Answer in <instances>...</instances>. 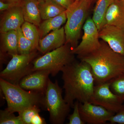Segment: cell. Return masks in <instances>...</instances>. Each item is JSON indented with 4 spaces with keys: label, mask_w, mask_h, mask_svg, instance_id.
<instances>
[{
    "label": "cell",
    "mask_w": 124,
    "mask_h": 124,
    "mask_svg": "<svg viewBox=\"0 0 124 124\" xmlns=\"http://www.w3.org/2000/svg\"><path fill=\"white\" fill-rule=\"evenodd\" d=\"M14 113L7 110L0 111V124H23L19 116H16Z\"/></svg>",
    "instance_id": "24"
},
{
    "label": "cell",
    "mask_w": 124,
    "mask_h": 124,
    "mask_svg": "<svg viewBox=\"0 0 124 124\" xmlns=\"http://www.w3.org/2000/svg\"><path fill=\"white\" fill-rule=\"evenodd\" d=\"M45 120L44 118L40 115L39 113L36 114L32 117L31 121V124H45Z\"/></svg>",
    "instance_id": "30"
},
{
    "label": "cell",
    "mask_w": 124,
    "mask_h": 124,
    "mask_svg": "<svg viewBox=\"0 0 124 124\" xmlns=\"http://www.w3.org/2000/svg\"><path fill=\"white\" fill-rule=\"evenodd\" d=\"M1 49L4 53L11 55L18 54V36L17 31L12 30L1 33Z\"/></svg>",
    "instance_id": "19"
},
{
    "label": "cell",
    "mask_w": 124,
    "mask_h": 124,
    "mask_svg": "<svg viewBox=\"0 0 124 124\" xmlns=\"http://www.w3.org/2000/svg\"><path fill=\"white\" fill-rule=\"evenodd\" d=\"M40 110L38 106L30 107L19 112V116L23 122V124H31L32 117Z\"/></svg>",
    "instance_id": "25"
},
{
    "label": "cell",
    "mask_w": 124,
    "mask_h": 124,
    "mask_svg": "<svg viewBox=\"0 0 124 124\" xmlns=\"http://www.w3.org/2000/svg\"><path fill=\"white\" fill-rule=\"evenodd\" d=\"M41 19L45 20L61 14L66 9L53 0L38 1Z\"/></svg>",
    "instance_id": "17"
},
{
    "label": "cell",
    "mask_w": 124,
    "mask_h": 124,
    "mask_svg": "<svg viewBox=\"0 0 124 124\" xmlns=\"http://www.w3.org/2000/svg\"><path fill=\"white\" fill-rule=\"evenodd\" d=\"M121 0L123 1H124V0Z\"/></svg>",
    "instance_id": "34"
},
{
    "label": "cell",
    "mask_w": 124,
    "mask_h": 124,
    "mask_svg": "<svg viewBox=\"0 0 124 124\" xmlns=\"http://www.w3.org/2000/svg\"><path fill=\"white\" fill-rule=\"evenodd\" d=\"M79 109L81 118L85 124H106L115 114L89 102H79Z\"/></svg>",
    "instance_id": "10"
},
{
    "label": "cell",
    "mask_w": 124,
    "mask_h": 124,
    "mask_svg": "<svg viewBox=\"0 0 124 124\" xmlns=\"http://www.w3.org/2000/svg\"><path fill=\"white\" fill-rule=\"evenodd\" d=\"M21 28L25 36L33 43L36 48L38 50L40 35L36 26L25 21Z\"/></svg>",
    "instance_id": "22"
},
{
    "label": "cell",
    "mask_w": 124,
    "mask_h": 124,
    "mask_svg": "<svg viewBox=\"0 0 124 124\" xmlns=\"http://www.w3.org/2000/svg\"><path fill=\"white\" fill-rule=\"evenodd\" d=\"M84 35L79 44L72 49V53L77 54L80 59L98 49L101 46L99 31L92 18L89 17L83 25Z\"/></svg>",
    "instance_id": "8"
},
{
    "label": "cell",
    "mask_w": 124,
    "mask_h": 124,
    "mask_svg": "<svg viewBox=\"0 0 124 124\" xmlns=\"http://www.w3.org/2000/svg\"><path fill=\"white\" fill-rule=\"evenodd\" d=\"M66 11L54 17L44 20L42 23H41L39 28L41 38L44 37L50 31L58 30L61 28L62 26L67 21Z\"/></svg>",
    "instance_id": "18"
},
{
    "label": "cell",
    "mask_w": 124,
    "mask_h": 124,
    "mask_svg": "<svg viewBox=\"0 0 124 124\" xmlns=\"http://www.w3.org/2000/svg\"><path fill=\"white\" fill-rule=\"evenodd\" d=\"M111 124H124V105L120 108L108 121Z\"/></svg>",
    "instance_id": "27"
},
{
    "label": "cell",
    "mask_w": 124,
    "mask_h": 124,
    "mask_svg": "<svg viewBox=\"0 0 124 124\" xmlns=\"http://www.w3.org/2000/svg\"><path fill=\"white\" fill-rule=\"evenodd\" d=\"M49 71L39 70L34 71L20 80L19 85L23 89L44 93L48 85Z\"/></svg>",
    "instance_id": "12"
},
{
    "label": "cell",
    "mask_w": 124,
    "mask_h": 124,
    "mask_svg": "<svg viewBox=\"0 0 124 124\" xmlns=\"http://www.w3.org/2000/svg\"><path fill=\"white\" fill-rule=\"evenodd\" d=\"M110 88L124 101V72L110 81Z\"/></svg>",
    "instance_id": "23"
},
{
    "label": "cell",
    "mask_w": 124,
    "mask_h": 124,
    "mask_svg": "<svg viewBox=\"0 0 124 124\" xmlns=\"http://www.w3.org/2000/svg\"><path fill=\"white\" fill-rule=\"evenodd\" d=\"M37 0L38 1H42L44 0Z\"/></svg>",
    "instance_id": "32"
},
{
    "label": "cell",
    "mask_w": 124,
    "mask_h": 124,
    "mask_svg": "<svg viewBox=\"0 0 124 124\" xmlns=\"http://www.w3.org/2000/svg\"><path fill=\"white\" fill-rule=\"evenodd\" d=\"M62 79L64 90V98L73 108L76 100L89 102L94 88V78L89 64L84 61H73L62 69Z\"/></svg>",
    "instance_id": "1"
},
{
    "label": "cell",
    "mask_w": 124,
    "mask_h": 124,
    "mask_svg": "<svg viewBox=\"0 0 124 124\" xmlns=\"http://www.w3.org/2000/svg\"><path fill=\"white\" fill-rule=\"evenodd\" d=\"M24 21L39 27L41 17L38 1L37 0H23L20 3Z\"/></svg>",
    "instance_id": "16"
},
{
    "label": "cell",
    "mask_w": 124,
    "mask_h": 124,
    "mask_svg": "<svg viewBox=\"0 0 124 124\" xmlns=\"http://www.w3.org/2000/svg\"><path fill=\"white\" fill-rule=\"evenodd\" d=\"M4 2H10V3H19L23 0H1Z\"/></svg>",
    "instance_id": "31"
},
{
    "label": "cell",
    "mask_w": 124,
    "mask_h": 124,
    "mask_svg": "<svg viewBox=\"0 0 124 124\" xmlns=\"http://www.w3.org/2000/svg\"><path fill=\"white\" fill-rule=\"evenodd\" d=\"M18 36V51L19 54H28L35 51L33 43L27 39L23 33L21 28L17 30Z\"/></svg>",
    "instance_id": "21"
},
{
    "label": "cell",
    "mask_w": 124,
    "mask_h": 124,
    "mask_svg": "<svg viewBox=\"0 0 124 124\" xmlns=\"http://www.w3.org/2000/svg\"><path fill=\"white\" fill-rule=\"evenodd\" d=\"M62 93L58 81L54 83L49 79L41 106L49 112L51 124H63L70 110L71 107L63 97Z\"/></svg>",
    "instance_id": "4"
},
{
    "label": "cell",
    "mask_w": 124,
    "mask_h": 124,
    "mask_svg": "<svg viewBox=\"0 0 124 124\" xmlns=\"http://www.w3.org/2000/svg\"><path fill=\"white\" fill-rule=\"evenodd\" d=\"M20 3H13L10 2H4L3 1H0V10L1 11H5L12 7L19 5L20 4Z\"/></svg>",
    "instance_id": "28"
},
{
    "label": "cell",
    "mask_w": 124,
    "mask_h": 124,
    "mask_svg": "<svg viewBox=\"0 0 124 124\" xmlns=\"http://www.w3.org/2000/svg\"><path fill=\"white\" fill-rule=\"evenodd\" d=\"M79 0H76V1H79Z\"/></svg>",
    "instance_id": "33"
},
{
    "label": "cell",
    "mask_w": 124,
    "mask_h": 124,
    "mask_svg": "<svg viewBox=\"0 0 124 124\" xmlns=\"http://www.w3.org/2000/svg\"><path fill=\"white\" fill-rule=\"evenodd\" d=\"M66 37L64 27L51 31L39 41L38 50L45 54L59 48L66 44Z\"/></svg>",
    "instance_id": "14"
},
{
    "label": "cell",
    "mask_w": 124,
    "mask_h": 124,
    "mask_svg": "<svg viewBox=\"0 0 124 124\" xmlns=\"http://www.w3.org/2000/svg\"><path fill=\"white\" fill-rule=\"evenodd\" d=\"M68 44L44 54L33 60L32 72L39 70L49 71L52 76H55L64 66L74 61V54Z\"/></svg>",
    "instance_id": "6"
},
{
    "label": "cell",
    "mask_w": 124,
    "mask_h": 124,
    "mask_svg": "<svg viewBox=\"0 0 124 124\" xmlns=\"http://www.w3.org/2000/svg\"><path fill=\"white\" fill-rule=\"evenodd\" d=\"M110 85V82L95 85L89 102L116 113L124 101L112 91Z\"/></svg>",
    "instance_id": "9"
},
{
    "label": "cell",
    "mask_w": 124,
    "mask_h": 124,
    "mask_svg": "<svg viewBox=\"0 0 124 124\" xmlns=\"http://www.w3.org/2000/svg\"><path fill=\"white\" fill-rule=\"evenodd\" d=\"M79 102L76 100L74 102L72 108H73V113L69 116V122L68 124H85V123L82 120L80 114L79 109Z\"/></svg>",
    "instance_id": "26"
},
{
    "label": "cell",
    "mask_w": 124,
    "mask_h": 124,
    "mask_svg": "<svg viewBox=\"0 0 124 124\" xmlns=\"http://www.w3.org/2000/svg\"><path fill=\"white\" fill-rule=\"evenodd\" d=\"M101 43L98 49L80 59L91 67L95 85L110 82L124 72V56L103 41Z\"/></svg>",
    "instance_id": "2"
},
{
    "label": "cell",
    "mask_w": 124,
    "mask_h": 124,
    "mask_svg": "<svg viewBox=\"0 0 124 124\" xmlns=\"http://www.w3.org/2000/svg\"><path fill=\"white\" fill-rule=\"evenodd\" d=\"M93 0L76 1L66 10L67 20L64 27L66 44L70 45L72 49L78 45L81 29Z\"/></svg>",
    "instance_id": "5"
},
{
    "label": "cell",
    "mask_w": 124,
    "mask_h": 124,
    "mask_svg": "<svg viewBox=\"0 0 124 124\" xmlns=\"http://www.w3.org/2000/svg\"><path fill=\"white\" fill-rule=\"evenodd\" d=\"M37 54L35 51L28 54H11V60L0 73V77L10 83L19 85L20 80L32 72V64Z\"/></svg>",
    "instance_id": "7"
},
{
    "label": "cell",
    "mask_w": 124,
    "mask_h": 124,
    "mask_svg": "<svg viewBox=\"0 0 124 124\" xmlns=\"http://www.w3.org/2000/svg\"><path fill=\"white\" fill-rule=\"evenodd\" d=\"M99 38L112 50L124 56V28L106 24L99 31Z\"/></svg>",
    "instance_id": "11"
},
{
    "label": "cell",
    "mask_w": 124,
    "mask_h": 124,
    "mask_svg": "<svg viewBox=\"0 0 124 124\" xmlns=\"http://www.w3.org/2000/svg\"><path fill=\"white\" fill-rule=\"evenodd\" d=\"M113 0H98L94 9L92 19L99 31L106 24L105 17L109 5Z\"/></svg>",
    "instance_id": "20"
},
{
    "label": "cell",
    "mask_w": 124,
    "mask_h": 124,
    "mask_svg": "<svg viewBox=\"0 0 124 124\" xmlns=\"http://www.w3.org/2000/svg\"><path fill=\"white\" fill-rule=\"evenodd\" d=\"M0 87L7 102L6 109L12 113H19L30 107L41 106L44 93L27 91L19 85L11 84L1 78Z\"/></svg>",
    "instance_id": "3"
},
{
    "label": "cell",
    "mask_w": 124,
    "mask_h": 124,
    "mask_svg": "<svg viewBox=\"0 0 124 124\" xmlns=\"http://www.w3.org/2000/svg\"><path fill=\"white\" fill-rule=\"evenodd\" d=\"M106 24L124 28V1L113 0L105 17Z\"/></svg>",
    "instance_id": "15"
},
{
    "label": "cell",
    "mask_w": 124,
    "mask_h": 124,
    "mask_svg": "<svg viewBox=\"0 0 124 124\" xmlns=\"http://www.w3.org/2000/svg\"><path fill=\"white\" fill-rule=\"evenodd\" d=\"M67 9L75 2L76 0H53Z\"/></svg>",
    "instance_id": "29"
},
{
    "label": "cell",
    "mask_w": 124,
    "mask_h": 124,
    "mask_svg": "<svg viewBox=\"0 0 124 124\" xmlns=\"http://www.w3.org/2000/svg\"><path fill=\"white\" fill-rule=\"evenodd\" d=\"M25 22L20 4L5 11L1 18L0 33L8 31H17L20 28Z\"/></svg>",
    "instance_id": "13"
}]
</instances>
